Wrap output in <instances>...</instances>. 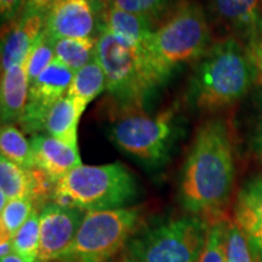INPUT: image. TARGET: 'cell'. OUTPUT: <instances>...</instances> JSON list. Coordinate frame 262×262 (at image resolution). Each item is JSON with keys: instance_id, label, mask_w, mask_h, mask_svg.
Here are the masks:
<instances>
[{"instance_id": "1", "label": "cell", "mask_w": 262, "mask_h": 262, "mask_svg": "<svg viewBox=\"0 0 262 262\" xmlns=\"http://www.w3.org/2000/svg\"><path fill=\"white\" fill-rule=\"evenodd\" d=\"M231 134L222 119L205 122L196 131L180 179V202L194 215L219 217L234 182Z\"/></svg>"}, {"instance_id": "2", "label": "cell", "mask_w": 262, "mask_h": 262, "mask_svg": "<svg viewBox=\"0 0 262 262\" xmlns=\"http://www.w3.org/2000/svg\"><path fill=\"white\" fill-rule=\"evenodd\" d=\"M258 72L251 51L237 38L216 41L203 55L193 73L188 103L206 112L228 107L250 90Z\"/></svg>"}, {"instance_id": "3", "label": "cell", "mask_w": 262, "mask_h": 262, "mask_svg": "<svg viewBox=\"0 0 262 262\" xmlns=\"http://www.w3.org/2000/svg\"><path fill=\"white\" fill-rule=\"evenodd\" d=\"M210 38L204 9L192 0H182L141 47L157 85L181 64L201 60L211 47Z\"/></svg>"}, {"instance_id": "4", "label": "cell", "mask_w": 262, "mask_h": 262, "mask_svg": "<svg viewBox=\"0 0 262 262\" xmlns=\"http://www.w3.org/2000/svg\"><path fill=\"white\" fill-rule=\"evenodd\" d=\"M136 182L119 163L81 165L58 180L52 201L83 211L124 208L136 195Z\"/></svg>"}, {"instance_id": "5", "label": "cell", "mask_w": 262, "mask_h": 262, "mask_svg": "<svg viewBox=\"0 0 262 262\" xmlns=\"http://www.w3.org/2000/svg\"><path fill=\"white\" fill-rule=\"evenodd\" d=\"M208 228L198 216L163 221L131 237L122 262H198Z\"/></svg>"}, {"instance_id": "6", "label": "cell", "mask_w": 262, "mask_h": 262, "mask_svg": "<svg viewBox=\"0 0 262 262\" xmlns=\"http://www.w3.org/2000/svg\"><path fill=\"white\" fill-rule=\"evenodd\" d=\"M96 58L106 75V89L126 111L140 108L147 95L158 86L147 68L142 48L106 31H100Z\"/></svg>"}, {"instance_id": "7", "label": "cell", "mask_w": 262, "mask_h": 262, "mask_svg": "<svg viewBox=\"0 0 262 262\" xmlns=\"http://www.w3.org/2000/svg\"><path fill=\"white\" fill-rule=\"evenodd\" d=\"M140 217L139 208L86 211L73 242L56 262H108L129 243Z\"/></svg>"}, {"instance_id": "8", "label": "cell", "mask_w": 262, "mask_h": 262, "mask_svg": "<svg viewBox=\"0 0 262 262\" xmlns=\"http://www.w3.org/2000/svg\"><path fill=\"white\" fill-rule=\"evenodd\" d=\"M175 110L163 111L155 117L146 113H124L108 131L111 140L126 155L158 165L168 158L175 135Z\"/></svg>"}, {"instance_id": "9", "label": "cell", "mask_w": 262, "mask_h": 262, "mask_svg": "<svg viewBox=\"0 0 262 262\" xmlns=\"http://www.w3.org/2000/svg\"><path fill=\"white\" fill-rule=\"evenodd\" d=\"M74 73L55 58L33 83L29 84L28 101L19 126L28 134L44 131L49 111L61 98L67 96Z\"/></svg>"}, {"instance_id": "10", "label": "cell", "mask_w": 262, "mask_h": 262, "mask_svg": "<svg viewBox=\"0 0 262 262\" xmlns=\"http://www.w3.org/2000/svg\"><path fill=\"white\" fill-rule=\"evenodd\" d=\"M85 214L80 209L56 203L45 205L40 212V248L37 262L56 261L73 242Z\"/></svg>"}, {"instance_id": "11", "label": "cell", "mask_w": 262, "mask_h": 262, "mask_svg": "<svg viewBox=\"0 0 262 262\" xmlns=\"http://www.w3.org/2000/svg\"><path fill=\"white\" fill-rule=\"evenodd\" d=\"M98 5H102V0H58L48 11L45 32L54 40L94 38Z\"/></svg>"}, {"instance_id": "12", "label": "cell", "mask_w": 262, "mask_h": 262, "mask_svg": "<svg viewBox=\"0 0 262 262\" xmlns=\"http://www.w3.org/2000/svg\"><path fill=\"white\" fill-rule=\"evenodd\" d=\"M47 14L26 8L24 14L3 26L2 72L25 63L33 47L45 29Z\"/></svg>"}, {"instance_id": "13", "label": "cell", "mask_w": 262, "mask_h": 262, "mask_svg": "<svg viewBox=\"0 0 262 262\" xmlns=\"http://www.w3.org/2000/svg\"><path fill=\"white\" fill-rule=\"evenodd\" d=\"M215 16L253 54L262 39L260 0H211Z\"/></svg>"}, {"instance_id": "14", "label": "cell", "mask_w": 262, "mask_h": 262, "mask_svg": "<svg viewBox=\"0 0 262 262\" xmlns=\"http://www.w3.org/2000/svg\"><path fill=\"white\" fill-rule=\"evenodd\" d=\"M34 166L56 183L68 172L81 165L79 150L49 135H37L31 140Z\"/></svg>"}, {"instance_id": "15", "label": "cell", "mask_w": 262, "mask_h": 262, "mask_svg": "<svg viewBox=\"0 0 262 262\" xmlns=\"http://www.w3.org/2000/svg\"><path fill=\"white\" fill-rule=\"evenodd\" d=\"M29 79L27 61L17 64L2 74V123L14 124L21 122L28 101Z\"/></svg>"}, {"instance_id": "16", "label": "cell", "mask_w": 262, "mask_h": 262, "mask_svg": "<svg viewBox=\"0 0 262 262\" xmlns=\"http://www.w3.org/2000/svg\"><path fill=\"white\" fill-rule=\"evenodd\" d=\"M153 21L114 6L106 5L100 31H106L136 47H142L152 34Z\"/></svg>"}, {"instance_id": "17", "label": "cell", "mask_w": 262, "mask_h": 262, "mask_svg": "<svg viewBox=\"0 0 262 262\" xmlns=\"http://www.w3.org/2000/svg\"><path fill=\"white\" fill-rule=\"evenodd\" d=\"M106 89V75L97 58L75 72L67 96L73 101L81 117L91 101Z\"/></svg>"}, {"instance_id": "18", "label": "cell", "mask_w": 262, "mask_h": 262, "mask_svg": "<svg viewBox=\"0 0 262 262\" xmlns=\"http://www.w3.org/2000/svg\"><path fill=\"white\" fill-rule=\"evenodd\" d=\"M80 116L68 96L61 98L49 111L44 123L47 135L78 148V123Z\"/></svg>"}, {"instance_id": "19", "label": "cell", "mask_w": 262, "mask_h": 262, "mask_svg": "<svg viewBox=\"0 0 262 262\" xmlns=\"http://www.w3.org/2000/svg\"><path fill=\"white\" fill-rule=\"evenodd\" d=\"M235 224L247 232L262 225V176L242 188L235 204Z\"/></svg>"}, {"instance_id": "20", "label": "cell", "mask_w": 262, "mask_h": 262, "mask_svg": "<svg viewBox=\"0 0 262 262\" xmlns=\"http://www.w3.org/2000/svg\"><path fill=\"white\" fill-rule=\"evenodd\" d=\"M97 38L58 39L54 41L55 58L75 73L96 58Z\"/></svg>"}, {"instance_id": "21", "label": "cell", "mask_w": 262, "mask_h": 262, "mask_svg": "<svg viewBox=\"0 0 262 262\" xmlns=\"http://www.w3.org/2000/svg\"><path fill=\"white\" fill-rule=\"evenodd\" d=\"M0 195L5 196L6 201L17 198L31 199L33 188V178L31 169H25L9 159L0 158Z\"/></svg>"}, {"instance_id": "22", "label": "cell", "mask_w": 262, "mask_h": 262, "mask_svg": "<svg viewBox=\"0 0 262 262\" xmlns=\"http://www.w3.org/2000/svg\"><path fill=\"white\" fill-rule=\"evenodd\" d=\"M2 157L25 169L34 168L31 142L14 124H4L0 130Z\"/></svg>"}, {"instance_id": "23", "label": "cell", "mask_w": 262, "mask_h": 262, "mask_svg": "<svg viewBox=\"0 0 262 262\" xmlns=\"http://www.w3.org/2000/svg\"><path fill=\"white\" fill-rule=\"evenodd\" d=\"M12 251L26 262H37L40 248V214L34 210L11 241Z\"/></svg>"}, {"instance_id": "24", "label": "cell", "mask_w": 262, "mask_h": 262, "mask_svg": "<svg viewBox=\"0 0 262 262\" xmlns=\"http://www.w3.org/2000/svg\"><path fill=\"white\" fill-rule=\"evenodd\" d=\"M34 210V204L29 198H17L6 203L2 209V242H11Z\"/></svg>"}, {"instance_id": "25", "label": "cell", "mask_w": 262, "mask_h": 262, "mask_svg": "<svg viewBox=\"0 0 262 262\" xmlns=\"http://www.w3.org/2000/svg\"><path fill=\"white\" fill-rule=\"evenodd\" d=\"M226 226H227V220H224L220 216L211 219L204 248L198 262H227L225 247Z\"/></svg>"}, {"instance_id": "26", "label": "cell", "mask_w": 262, "mask_h": 262, "mask_svg": "<svg viewBox=\"0 0 262 262\" xmlns=\"http://www.w3.org/2000/svg\"><path fill=\"white\" fill-rule=\"evenodd\" d=\"M54 41V39L44 29L34 47H33L32 51L29 52V56L27 58L29 84L37 79L39 75L49 67V64L55 60Z\"/></svg>"}, {"instance_id": "27", "label": "cell", "mask_w": 262, "mask_h": 262, "mask_svg": "<svg viewBox=\"0 0 262 262\" xmlns=\"http://www.w3.org/2000/svg\"><path fill=\"white\" fill-rule=\"evenodd\" d=\"M227 262H253V251L245 232L237 224L227 221L225 235Z\"/></svg>"}, {"instance_id": "28", "label": "cell", "mask_w": 262, "mask_h": 262, "mask_svg": "<svg viewBox=\"0 0 262 262\" xmlns=\"http://www.w3.org/2000/svg\"><path fill=\"white\" fill-rule=\"evenodd\" d=\"M169 0H107V5L124 10L155 22L165 11Z\"/></svg>"}, {"instance_id": "29", "label": "cell", "mask_w": 262, "mask_h": 262, "mask_svg": "<svg viewBox=\"0 0 262 262\" xmlns=\"http://www.w3.org/2000/svg\"><path fill=\"white\" fill-rule=\"evenodd\" d=\"M27 6V0H0L2 24L9 25L24 14Z\"/></svg>"}, {"instance_id": "30", "label": "cell", "mask_w": 262, "mask_h": 262, "mask_svg": "<svg viewBox=\"0 0 262 262\" xmlns=\"http://www.w3.org/2000/svg\"><path fill=\"white\" fill-rule=\"evenodd\" d=\"M245 234L248 237L253 255L258 261L262 262V225L256 226Z\"/></svg>"}, {"instance_id": "31", "label": "cell", "mask_w": 262, "mask_h": 262, "mask_svg": "<svg viewBox=\"0 0 262 262\" xmlns=\"http://www.w3.org/2000/svg\"><path fill=\"white\" fill-rule=\"evenodd\" d=\"M58 0H27V6L26 8L35 10V11L48 14V11L54 6Z\"/></svg>"}, {"instance_id": "32", "label": "cell", "mask_w": 262, "mask_h": 262, "mask_svg": "<svg viewBox=\"0 0 262 262\" xmlns=\"http://www.w3.org/2000/svg\"><path fill=\"white\" fill-rule=\"evenodd\" d=\"M254 147H255V152H256L258 158H260V160L262 162V114L260 119H258L256 131H255Z\"/></svg>"}, {"instance_id": "33", "label": "cell", "mask_w": 262, "mask_h": 262, "mask_svg": "<svg viewBox=\"0 0 262 262\" xmlns=\"http://www.w3.org/2000/svg\"><path fill=\"white\" fill-rule=\"evenodd\" d=\"M253 56L255 58V61H256L258 70H260V72L262 73V39L256 45V48L253 50Z\"/></svg>"}, {"instance_id": "34", "label": "cell", "mask_w": 262, "mask_h": 262, "mask_svg": "<svg viewBox=\"0 0 262 262\" xmlns=\"http://www.w3.org/2000/svg\"><path fill=\"white\" fill-rule=\"evenodd\" d=\"M2 262H26V261L21 256H18L17 254L12 251V253L10 254V255H8V256L3 257L2 258Z\"/></svg>"}, {"instance_id": "35", "label": "cell", "mask_w": 262, "mask_h": 262, "mask_svg": "<svg viewBox=\"0 0 262 262\" xmlns=\"http://www.w3.org/2000/svg\"><path fill=\"white\" fill-rule=\"evenodd\" d=\"M102 2H104V3H106V4H107V0H102Z\"/></svg>"}]
</instances>
